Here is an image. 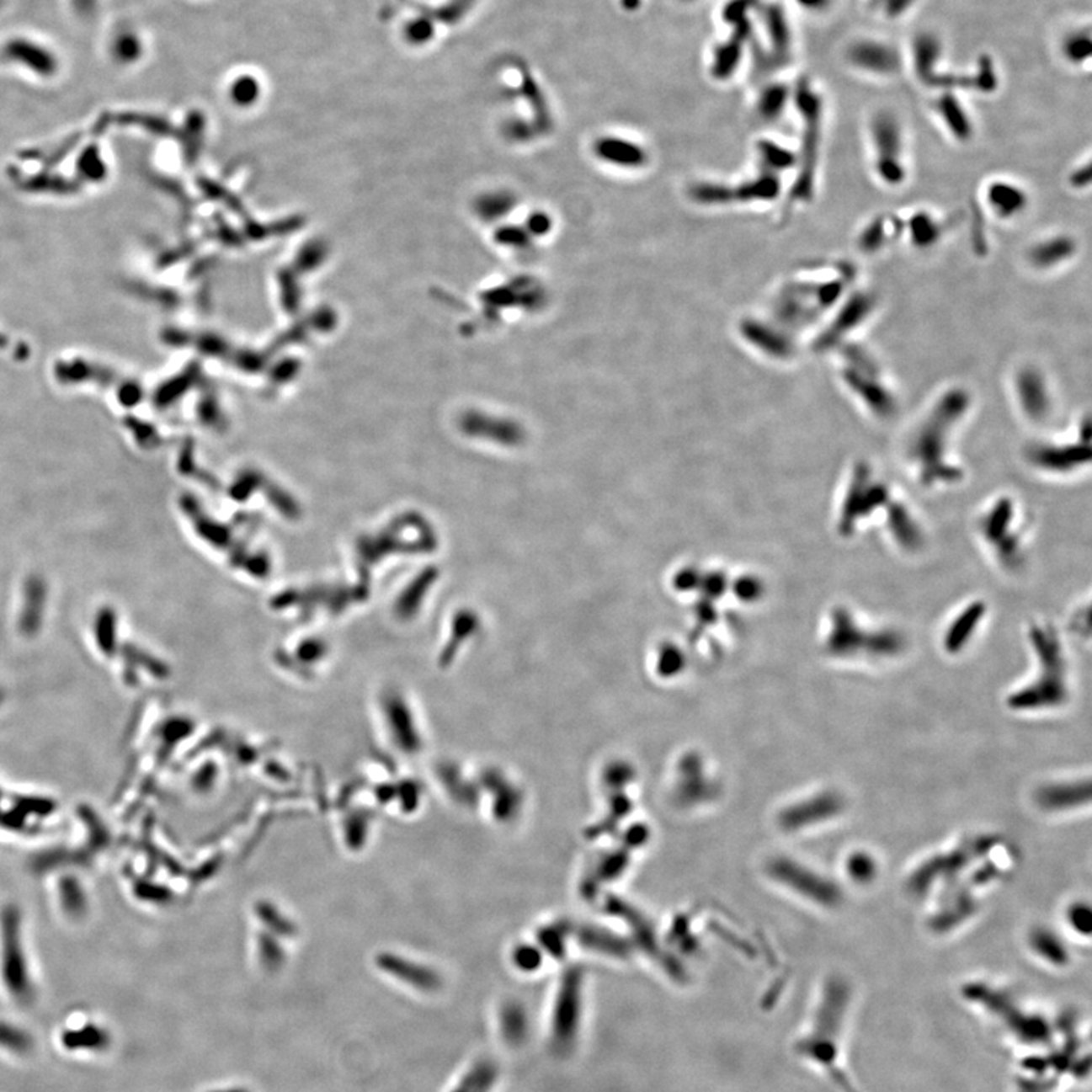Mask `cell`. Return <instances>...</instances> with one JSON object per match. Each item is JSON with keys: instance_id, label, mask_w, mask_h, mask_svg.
Here are the masks:
<instances>
[{"instance_id": "1", "label": "cell", "mask_w": 1092, "mask_h": 1092, "mask_svg": "<svg viewBox=\"0 0 1092 1092\" xmlns=\"http://www.w3.org/2000/svg\"><path fill=\"white\" fill-rule=\"evenodd\" d=\"M971 407L970 390L948 387L910 429L903 445V459L921 489H947L965 478L963 467L953 459V442Z\"/></svg>"}, {"instance_id": "2", "label": "cell", "mask_w": 1092, "mask_h": 1092, "mask_svg": "<svg viewBox=\"0 0 1092 1092\" xmlns=\"http://www.w3.org/2000/svg\"><path fill=\"white\" fill-rule=\"evenodd\" d=\"M1025 639L1035 654L1036 671L1029 683L1009 695L1008 706L1021 713L1059 709L1069 698L1068 653L1061 633L1048 621H1033Z\"/></svg>"}, {"instance_id": "3", "label": "cell", "mask_w": 1092, "mask_h": 1092, "mask_svg": "<svg viewBox=\"0 0 1092 1092\" xmlns=\"http://www.w3.org/2000/svg\"><path fill=\"white\" fill-rule=\"evenodd\" d=\"M908 645V636L898 628L868 624L844 604L827 613L821 633L823 653L840 662H891L903 656Z\"/></svg>"}, {"instance_id": "4", "label": "cell", "mask_w": 1092, "mask_h": 1092, "mask_svg": "<svg viewBox=\"0 0 1092 1092\" xmlns=\"http://www.w3.org/2000/svg\"><path fill=\"white\" fill-rule=\"evenodd\" d=\"M851 276L844 274L800 276L785 284L775 298V319L780 327L795 334L810 329L830 314L848 291L851 290Z\"/></svg>"}, {"instance_id": "5", "label": "cell", "mask_w": 1092, "mask_h": 1092, "mask_svg": "<svg viewBox=\"0 0 1092 1092\" xmlns=\"http://www.w3.org/2000/svg\"><path fill=\"white\" fill-rule=\"evenodd\" d=\"M895 501L894 490L868 463H857L848 474L836 510V531L850 539Z\"/></svg>"}, {"instance_id": "6", "label": "cell", "mask_w": 1092, "mask_h": 1092, "mask_svg": "<svg viewBox=\"0 0 1092 1092\" xmlns=\"http://www.w3.org/2000/svg\"><path fill=\"white\" fill-rule=\"evenodd\" d=\"M976 531L986 551L1006 573L1023 566L1025 527L1016 499L1003 495L986 504L976 520Z\"/></svg>"}, {"instance_id": "7", "label": "cell", "mask_w": 1092, "mask_h": 1092, "mask_svg": "<svg viewBox=\"0 0 1092 1092\" xmlns=\"http://www.w3.org/2000/svg\"><path fill=\"white\" fill-rule=\"evenodd\" d=\"M838 349L842 357L839 372L842 386L876 419L894 418L898 410L897 395L887 384L876 359L855 344H842Z\"/></svg>"}, {"instance_id": "8", "label": "cell", "mask_w": 1092, "mask_h": 1092, "mask_svg": "<svg viewBox=\"0 0 1092 1092\" xmlns=\"http://www.w3.org/2000/svg\"><path fill=\"white\" fill-rule=\"evenodd\" d=\"M795 107L804 120L802 134V152L798 155V178L794 187V198L798 200H810L815 194L817 185L818 161L819 147L823 140V122H824V99L819 94L815 85L807 79L798 81L792 92Z\"/></svg>"}, {"instance_id": "9", "label": "cell", "mask_w": 1092, "mask_h": 1092, "mask_svg": "<svg viewBox=\"0 0 1092 1092\" xmlns=\"http://www.w3.org/2000/svg\"><path fill=\"white\" fill-rule=\"evenodd\" d=\"M871 168L877 181L889 189L902 187L908 181L909 166L906 158V140L902 123L891 111L872 115L868 128Z\"/></svg>"}, {"instance_id": "10", "label": "cell", "mask_w": 1092, "mask_h": 1092, "mask_svg": "<svg viewBox=\"0 0 1092 1092\" xmlns=\"http://www.w3.org/2000/svg\"><path fill=\"white\" fill-rule=\"evenodd\" d=\"M1091 427L1086 418L1080 423V433L1074 440L1067 442H1035L1027 446L1024 459L1027 465L1039 474L1052 477H1069L1084 471L1091 465Z\"/></svg>"}, {"instance_id": "11", "label": "cell", "mask_w": 1092, "mask_h": 1092, "mask_svg": "<svg viewBox=\"0 0 1092 1092\" xmlns=\"http://www.w3.org/2000/svg\"><path fill=\"white\" fill-rule=\"evenodd\" d=\"M876 308L877 301L870 291H848L839 304L833 308L824 328L818 333L813 349L825 354L850 344L851 337L870 321Z\"/></svg>"}, {"instance_id": "12", "label": "cell", "mask_w": 1092, "mask_h": 1092, "mask_svg": "<svg viewBox=\"0 0 1092 1092\" xmlns=\"http://www.w3.org/2000/svg\"><path fill=\"white\" fill-rule=\"evenodd\" d=\"M1012 393L1025 420L1042 425L1053 416L1054 395L1042 369L1035 365L1018 367L1012 380Z\"/></svg>"}, {"instance_id": "13", "label": "cell", "mask_w": 1092, "mask_h": 1092, "mask_svg": "<svg viewBox=\"0 0 1092 1092\" xmlns=\"http://www.w3.org/2000/svg\"><path fill=\"white\" fill-rule=\"evenodd\" d=\"M847 61L851 67L865 75L891 77L902 70V55L897 47L887 41L862 39L848 47Z\"/></svg>"}, {"instance_id": "14", "label": "cell", "mask_w": 1092, "mask_h": 1092, "mask_svg": "<svg viewBox=\"0 0 1092 1092\" xmlns=\"http://www.w3.org/2000/svg\"><path fill=\"white\" fill-rule=\"evenodd\" d=\"M988 618V604L972 599L956 611L940 633V647L948 656L962 654L980 633Z\"/></svg>"}, {"instance_id": "15", "label": "cell", "mask_w": 1092, "mask_h": 1092, "mask_svg": "<svg viewBox=\"0 0 1092 1092\" xmlns=\"http://www.w3.org/2000/svg\"><path fill=\"white\" fill-rule=\"evenodd\" d=\"M1077 253L1076 238L1067 232H1054L1033 242L1025 251V261L1033 270L1050 274L1069 264L1076 258Z\"/></svg>"}, {"instance_id": "16", "label": "cell", "mask_w": 1092, "mask_h": 1092, "mask_svg": "<svg viewBox=\"0 0 1092 1092\" xmlns=\"http://www.w3.org/2000/svg\"><path fill=\"white\" fill-rule=\"evenodd\" d=\"M2 55L7 61L40 77H55L60 70V60L54 51L29 37L9 39L2 47Z\"/></svg>"}, {"instance_id": "17", "label": "cell", "mask_w": 1092, "mask_h": 1092, "mask_svg": "<svg viewBox=\"0 0 1092 1092\" xmlns=\"http://www.w3.org/2000/svg\"><path fill=\"white\" fill-rule=\"evenodd\" d=\"M774 874H779L780 879L786 882L789 887L796 892L809 897L810 900L823 906H836L840 900L838 887L830 880L821 877L815 871L807 870L791 860L775 865Z\"/></svg>"}, {"instance_id": "18", "label": "cell", "mask_w": 1092, "mask_h": 1092, "mask_svg": "<svg viewBox=\"0 0 1092 1092\" xmlns=\"http://www.w3.org/2000/svg\"><path fill=\"white\" fill-rule=\"evenodd\" d=\"M985 204L999 221L1010 222L1027 211L1031 196L1018 183L995 179L985 187Z\"/></svg>"}, {"instance_id": "19", "label": "cell", "mask_w": 1092, "mask_h": 1092, "mask_svg": "<svg viewBox=\"0 0 1092 1092\" xmlns=\"http://www.w3.org/2000/svg\"><path fill=\"white\" fill-rule=\"evenodd\" d=\"M842 806H844L842 798L834 792L818 794L787 809L785 824L791 830L804 828L809 827V824H817L821 821L836 817L842 810Z\"/></svg>"}, {"instance_id": "20", "label": "cell", "mask_w": 1092, "mask_h": 1092, "mask_svg": "<svg viewBox=\"0 0 1092 1092\" xmlns=\"http://www.w3.org/2000/svg\"><path fill=\"white\" fill-rule=\"evenodd\" d=\"M933 111L944 125L948 136L956 141L968 143L974 136V123L971 115L955 92H940L933 102Z\"/></svg>"}, {"instance_id": "21", "label": "cell", "mask_w": 1092, "mask_h": 1092, "mask_svg": "<svg viewBox=\"0 0 1092 1092\" xmlns=\"http://www.w3.org/2000/svg\"><path fill=\"white\" fill-rule=\"evenodd\" d=\"M1089 781H1062L1050 783L1036 792L1039 807L1048 812L1079 809L1089 802Z\"/></svg>"}, {"instance_id": "22", "label": "cell", "mask_w": 1092, "mask_h": 1092, "mask_svg": "<svg viewBox=\"0 0 1092 1092\" xmlns=\"http://www.w3.org/2000/svg\"><path fill=\"white\" fill-rule=\"evenodd\" d=\"M946 230L947 225L929 210H915L906 221H902V234L908 236L909 245L919 251L940 245Z\"/></svg>"}, {"instance_id": "23", "label": "cell", "mask_w": 1092, "mask_h": 1092, "mask_svg": "<svg viewBox=\"0 0 1092 1092\" xmlns=\"http://www.w3.org/2000/svg\"><path fill=\"white\" fill-rule=\"evenodd\" d=\"M902 234V221L897 217H877L863 228L859 236V248L865 253H877L887 248L892 238Z\"/></svg>"}, {"instance_id": "24", "label": "cell", "mask_w": 1092, "mask_h": 1092, "mask_svg": "<svg viewBox=\"0 0 1092 1092\" xmlns=\"http://www.w3.org/2000/svg\"><path fill=\"white\" fill-rule=\"evenodd\" d=\"M942 46L933 34H919L914 43V67L921 83L929 84L940 64Z\"/></svg>"}, {"instance_id": "25", "label": "cell", "mask_w": 1092, "mask_h": 1092, "mask_svg": "<svg viewBox=\"0 0 1092 1092\" xmlns=\"http://www.w3.org/2000/svg\"><path fill=\"white\" fill-rule=\"evenodd\" d=\"M749 26L747 19L738 24V34L733 39L726 43L724 46H719L716 54H715V64H713V75L718 77H730L736 69L738 62L741 60L742 46L743 41L747 40L749 34Z\"/></svg>"}, {"instance_id": "26", "label": "cell", "mask_w": 1092, "mask_h": 1092, "mask_svg": "<svg viewBox=\"0 0 1092 1092\" xmlns=\"http://www.w3.org/2000/svg\"><path fill=\"white\" fill-rule=\"evenodd\" d=\"M145 54L143 41L137 32L132 29H123L115 35L111 41V56L115 62L122 66H130L141 60Z\"/></svg>"}, {"instance_id": "27", "label": "cell", "mask_w": 1092, "mask_h": 1092, "mask_svg": "<svg viewBox=\"0 0 1092 1092\" xmlns=\"http://www.w3.org/2000/svg\"><path fill=\"white\" fill-rule=\"evenodd\" d=\"M792 99V90L785 84L768 85L759 98V115L766 120L779 119L785 113L789 100Z\"/></svg>"}, {"instance_id": "28", "label": "cell", "mask_w": 1092, "mask_h": 1092, "mask_svg": "<svg viewBox=\"0 0 1092 1092\" xmlns=\"http://www.w3.org/2000/svg\"><path fill=\"white\" fill-rule=\"evenodd\" d=\"M1062 55L1073 66H1082L1091 58V32L1089 28L1069 32L1062 43Z\"/></svg>"}, {"instance_id": "29", "label": "cell", "mask_w": 1092, "mask_h": 1092, "mask_svg": "<svg viewBox=\"0 0 1092 1092\" xmlns=\"http://www.w3.org/2000/svg\"><path fill=\"white\" fill-rule=\"evenodd\" d=\"M474 2L475 0H451L448 5H445L442 8L433 9L431 13H427V14L422 13V16L428 17V19H431V17L439 19L442 22H446V24H455L457 20H460L461 17L466 14L469 8L474 5Z\"/></svg>"}, {"instance_id": "30", "label": "cell", "mask_w": 1092, "mask_h": 1092, "mask_svg": "<svg viewBox=\"0 0 1092 1092\" xmlns=\"http://www.w3.org/2000/svg\"><path fill=\"white\" fill-rule=\"evenodd\" d=\"M433 34H434L433 20H429L425 16L420 17L407 26V39L412 43H418V45L427 43L428 40L433 39Z\"/></svg>"}, {"instance_id": "31", "label": "cell", "mask_w": 1092, "mask_h": 1092, "mask_svg": "<svg viewBox=\"0 0 1092 1092\" xmlns=\"http://www.w3.org/2000/svg\"><path fill=\"white\" fill-rule=\"evenodd\" d=\"M756 0H732L726 9H724V19L730 24H741L745 20V13L749 5H753Z\"/></svg>"}, {"instance_id": "32", "label": "cell", "mask_w": 1092, "mask_h": 1092, "mask_svg": "<svg viewBox=\"0 0 1092 1092\" xmlns=\"http://www.w3.org/2000/svg\"><path fill=\"white\" fill-rule=\"evenodd\" d=\"M1089 181H1091V166H1089V162H1086L1084 168H1074L1071 172V175H1069V184L1076 190H1082L1084 187H1089V184H1091Z\"/></svg>"}, {"instance_id": "33", "label": "cell", "mask_w": 1092, "mask_h": 1092, "mask_svg": "<svg viewBox=\"0 0 1092 1092\" xmlns=\"http://www.w3.org/2000/svg\"><path fill=\"white\" fill-rule=\"evenodd\" d=\"M253 92H257V83L251 77H242L234 87V96L240 102H245L248 99H253Z\"/></svg>"}, {"instance_id": "34", "label": "cell", "mask_w": 1092, "mask_h": 1092, "mask_svg": "<svg viewBox=\"0 0 1092 1092\" xmlns=\"http://www.w3.org/2000/svg\"><path fill=\"white\" fill-rule=\"evenodd\" d=\"M795 3L810 14H823L830 9L833 0H795Z\"/></svg>"}, {"instance_id": "35", "label": "cell", "mask_w": 1092, "mask_h": 1092, "mask_svg": "<svg viewBox=\"0 0 1092 1092\" xmlns=\"http://www.w3.org/2000/svg\"><path fill=\"white\" fill-rule=\"evenodd\" d=\"M0 5H2V0H0Z\"/></svg>"}]
</instances>
